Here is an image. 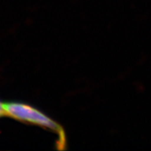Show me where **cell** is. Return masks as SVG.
I'll return each mask as SVG.
<instances>
[{
	"instance_id": "1",
	"label": "cell",
	"mask_w": 151,
	"mask_h": 151,
	"mask_svg": "<svg viewBox=\"0 0 151 151\" xmlns=\"http://www.w3.org/2000/svg\"><path fill=\"white\" fill-rule=\"evenodd\" d=\"M6 116L24 123L32 124L58 134L59 149H65L67 139L65 130L59 123L32 106L19 101L4 102Z\"/></svg>"
},
{
	"instance_id": "2",
	"label": "cell",
	"mask_w": 151,
	"mask_h": 151,
	"mask_svg": "<svg viewBox=\"0 0 151 151\" xmlns=\"http://www.w3.org/2000/svg\"><path fill=\"white\" fill-rule=\"evenodd\" d=\"M6 116V112L4 109V102L0 101V118Z\"/></svg>"
}]
</instances>
